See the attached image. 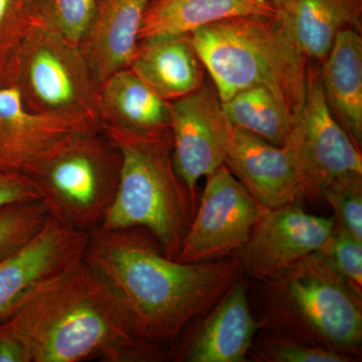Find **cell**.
<instances>
[{
    "instance_id": "30bf717a",
    "label": "cell",
    "mask_w": 362,
    "mask_h": 362,
    "mask_svg": "<svg viewBox=\"0 0 362 362\" xmlns=\"http://www.w3.org/2000/svg\"><path fill=\"white\" fill-rule=\"evenodd\" d=\"M170 132L176 173L197 202V183L225 164L235 132L213 82L170 102Z\"/></svg>"
},
{
    "instance_id": "f1b7e54d",
    "label": "cell",
    "mask_w": 362,
    "mask_h": 362,
    "mask_svg": "<svg viewBox=\"0 0 362 362\" xmlns=\"http://www.w3.org/2000/svg\"><path fill=\"white\" fill-rule=\"evenodd\" d=\"M40 201L28 176L0 173V209L18 202Z\"/></svg>"
},
{
    "instance_id": "2e32d148",
    "label": "cell",
    "mask_w": 362,
    "mask_h": 362,
    "mask_svg": "<svg viewBox=\"0 0 362 362\" xmlns=\"http://www.w3.org/2000/svg\"><path fill=\"white\" fill-rule=\"evenodd\" d=\"M275 20L310 61L327 58L338 33L361 32L362 0H280Z\"/></svg>"
},
{
    "instance_id": "cb8c5ba5",
    "label": "cell",
    "mask_w": 362,
    "mask_h": 362,
    "mask_svg": "<svg viewBox=\"0 0 362 362\" xmlns=\"http://www.w3.org/2000/svg\"><path fill=\"white\" fill-rule=\"evenodd\" d=\"M99 0H35L40 21L73 44L82 45Z\"/></svg>"
},
{
    "instance_id": "e0dca14e",
    "label": "cell",
    "mask_w": 362,
    "mask_h": 362,
    "mask_svg": "<svg viewBox=\"0 0 362 362\" xmlns=\"http://www.w3.org/2000/svg\"><path fill=\"white\" fill-rule=\"evenodd\" d=\"M152 0H99L82 47L99 84L129 68L140 42L143 18Z\"/></svg>"
},
{
    "instance_id": "ffe728a7",
    "label": "cell",
    "mask_w": 362,
    "mask_h": 362,
    "mask_svg": "<svg viewBox=\"0 0 362 362\" xmlns=\"http://www.w3.org/2000/svg\"><path fill=\"white\" fill-rule=\"evenodd\" d=\"M320 71L323 95L331 114L361 150V32L346 28L338 33Z\"/></svg>"
},
{
    "instance_id": "4fadbf2b",
    "label": "cell",
    "mask_w": 362,
    "mask_h": 362,
    "mask_svg": "<svg viewBox=\"0 0 362 362\" xmlns=\"http://www.w3.org/2000/svg\"><path fill=\"white\" fill-rule=\"evenodd\" d=\"M89 233L47 216L28 244L0 261V317L40 281L84 257Z\"/></svg>"
},
{
    "instance_id": "3957f363",
    "label": "cell",
    "mask_w": 362,
    "mask_h": 362,
    "mask_svg": "<svg viewBox=\"0 0 362 362\" xmlns=\"http://www.w3.org/2000/svg\"><path fill=\"white\" fill-rule=\"evenodd\" d=\"M121 153L115 199L102 228H139L175 259L197 211V202L176 173L171 132L134 134L102 128Z\"/></svg>"
},
{
    "instance_id": "f546056e",
    "label": "cell",
    "mask_w": 362,
    "mask_h": 362,
    "mask_svg": "<svg viewBox=\"0 0 362 362\" xmlns=\"http://www.w3.org/2000/svg\"><path fill=\"white\" fill-rule=\"evenodd\" d=\"M0 362H33L25 343L0 325Z\"/></svg>"
},
{
    "instance_id": "5b68a950",
    "label": "cell",
    "mask_w": 362,
    "mask_h": 362,
    "mask_svg": "<svg viewBox=\"0 0 362 362\" xmlns=\"http://www.w3.org/2000/svg\"><path fill=\"white\" fill-rule=\"evenodd\" d=\"M259 280L267 313L282 334L356 356L362 342L361 290L322 251Z\"/></svg>"
},
{
    "instance_id": "ac0fdd59",
    "label": "cell",
    "mask_w": 362,
    "mask_h": 362,
    "mask_svg": "<svg viewBox=\"0 0 362 362\" xmlns=\"http://www.w3.org/2000/svg\"><path fill=\"white\" fill-rule=\"evenodd\" d=\"M150 89L168 102L192 94L206 78L190 35H161L140 40L129 66Z\"/></svg>"
},
{
    "instance_id": "8fae6325",
    "label": "cell",
    "mask_w": 362,
    "mask_h": 362,
    "mask_svg": "<svg viewBox=\"0 0 362 362\" xmlns=\"http://www.w3.org/2000/svg\"><path fill=\"white\" fill-rule=\"evenodd\" d=\"M333 230V216L307 214L301 202L265 209L246 244L233 255L242 273L261 279L322 251Z\"/></svg>"
},
{
    "instance_id": "7c38bea8",
    "label": "cell",
    "mask_w": 362,
    "mask_h": 362,
    "mask_svg": "<svg viewBox=\"0 0 362 362\" xmlns=\"http://www.w3.org/2000/svg\"><path fill=\"white\" fill-rule=\"evenodd\" d=\"M225 164L259 206L278 209L308 197L306 182L285 147L235 129Z\"/></svg>"
},
{
    "instance_id": "d6986e66",
    "label": "cell",
    "mask_w": 362,
    "mask_h": 362,
    "mask_svg": "<svg viewBox=\"0 0 362 362\" xmlns=\"http://www.w3.org/2000/svg\"><path fill=\"white\" fill-rule=\"evenodd\" d=\"M98 108L102 128L162 134L170 131V102L158 96L130 68L100 84Z\"/></svg>"
},
{
    "instance_id": "9c48e42d",
    "label": "cell",
    "mask_w": 362,
    "mask_h": 362,
    "mask_svg": "<svg viewBox=\"0 0 362 362\" xmlns=\"http://www.w3.org/2000/svg\"><path fill=\"white\" fill-rule=\"evenodd\" d=\"M226 164L206 176V185L176 261L225 259L246 244L264 211Z\"/></svg>"
},
{
    "instance_id": "6da1fadb",
    "label": "cell",
    "mask_w": 362,
    "mask_h": 362,
    "mask_svg": "<svg viewBox=\"0 0 362 362\" xmlns=\"http://www.w3.org/2000/svg\"><path fill=\"white\" fill-rule=\"evenodd\" d=\"M84 261L108 287L142 341L173 349L240 280L237 259L181 263L143 228L89 233Z\"/></svg>"
},
{
    "instance_id": "52a82bcc",
    "label": "cell",
    "mask_w": 362,
    "mask_h": 362,
    "mask_svg": "<svg viewBox=\"0 0 362 362\" xmlns=\"http://www.w3.org/2000/svg\"><path fill=\"white\" fill-rule=\"evenodd\" d=\"M28 110L78 125L102 128L99 81L82 45L37 23L21 45L8 84Z\"/></svg>"
},
{
    "instance_id": "7a4b0ae2",
    "label": "cell",
    "mask_w": 362,
    "mask_h": 362,
    "mask_svg": "<svg viewBox=\"0 0 362 362\" xmlns=\"http://www.w3.org/2000/svg\"><path fill=\"white\" fill-rule=\"evenodd\" d=\"M33 362L158 361L164 347L138 339L115 297L84 258L40 281L0 317Z\"/></svg>"
},
{
    "instance_id": "83f0119b",
    "label": "cell",
    "mask_w": 362,
    "mask_h": 362,
    "mask_svg": "<svg viewBox=\"0 0 362 362\" xmlns=\"http://www.w3.org/2000/svg\"><path fill=\"white\" fill-rule=\"evenodd\" d=\"M322 252L338 273L357 289L361 290L362 240L334 228L329 243Z\"/></svg>"
},
{
    "instance_id": "9a60e30c",
    "label": "cell",
    "mask_w": 362,
    "mask_h": 362,
    "mask_svg": "<svg viewBox=\"0 0 362 362\" xmlns=\"http://www.w3.org/2000/svg\"><path fill=\"white\" fill-rule=\"evenodd\" d=\"M259 328L250 309L246 284L240 279L190 339L173 349V357L187 362H246Z\"/></svg>"
},
{
    "instance_id": "8992f818",
    "label": "cell",
    "mask_w": 362,
    "mask_h": 362,
    "mask_svg": "<svg viewBox=\"0 0 362 362\" xmlns=\"http://www.w3.org/2000/svg\"><path fill=\"white\" fill-rule=\"evenodd\" d=\"M122 158L102 128L69 136L28 175L54 220L89 233L102 226L115 199Z\"/></svg>"
},
{
    "instance_id": "4dcf8cb0",
    "label": "cell",
    "mask_w": 362,
    "mask_h": 362,
    "mask_svg": "<svg viewBox=\"0 0 362 362\" xmlns=\"http://www.w3.org/2000/svg\"><path fill=\"white\" fill-rule=\"evenodd\" d=\"M270 1L274 4V6H276L280 0H270Z\"/></svg>"
},
{
    "instance_id": "d4e9b609",
    "label": "cell",
    "mask_w": 362,
    "mask_h": 362,
    "mask_svg": "<svg viewBox=\"0 0 362 362\" xmlns=\"http://www.w3.org/2000/svg\"><path fill=\"white\" fill-rule=\"evenodd\" d=\"M49 214L40 201L18 202L0 209V261L28 244Z\"/></svg>"
},
{
    "instance_id": "4316f807",
    "label": "cell",
    "mask_w": 362,
    "mask_h": 362,
    "mask_svg": "<svg viewBox=\"0 0 362 362\" xmlns=\"http://www.w3.org/2000/svg\"><path fill=\"white\" fill-rule=\"evenodd\" d=\"M256 358L270 362H349L354 359L289 335H274L257 342Z\"/></svg>"
},
{
    "instance_id": "5bb4252c",
    "label": "cell",
    "mask_w": 362,
    "mask_h": 362,
    "mask_svg": "<svg viewBox=\"0 0 362 362\" xmlns=\"http://www.w3.org/2000/svg\"><path fill=\"white\" fill-rule=\"evenodd\" d=\"M89 126L33 113L13 87L0 88V173L28 176L76 131Z\"/></svg>"
},
{
    "instance_id": "603a6c76",
    "label": "cell",
    "mask_w": 362,
    "mask_h": 362,
    "mask_svg": "<svg viewBox=\"0 0 362 362\" xmlns=\"http://www.w3.org/2000/svg\"><path fill=\"white\" fill-rule=\"evenodd\" d=\"M40 23L35 0H0V88L7 87L21 45Z\"/></svg>"
},
{
    "instance_id": "44dd1931",
    "label": "cell",
    "mask_w": 362,
    "mask_h": 362,
    "mask_svg": "<svg viewBox=\"0 0 362 362\" xmlns=\"http://www.w3.org/2000/svg\"><path fill=\"white\" fill-rule=\"evenodd\" d=\"M275 16L270 0H152L143 18L140 40L190 35L202 26L238 16Z\"/></svg>"
},
{
    "instance_id": "7402d4cb",
    "label": "cell",
    "mask_w": 362,
    "mask_h": 362,
    "mask_svg": "<svg viewBox=\"0 0 362 362\" xmlns=\"http://www.w3.org/2000/svg\"><path fill=\"white\" fill-rule=\"evenodd\" d=\"M235 129L246 130L279 147H284L293 110L278 93L267 86H255L223 102Z\"/></svg>"
},
{
    "instance_id": "ba28073f",
    "label": "cell",
    "mask_w": 362,
    "mask_h": 362,
    "mask_svg": "<svg viewBox=\"0 0 362 362\" xmlns=\"http://www.w3.org/2000/svg\"><path fill=\"white\" fill-rule=\"evenodd\" d=\"M284 147L303 176L310 197H322L326 185L343 173H362L361 150L331 114L320 68L314 61H309L303 96L293 113Z\"/></svg>"
},
{
    "instance_id": "277c9868",
    "label": "cell",
    "mask_w": 362,
    "mask_h": 362,
    "mask_svg": "<svg viewBox=\"0 0 362 362\" xmlns=\"http://www.w3.org/2000/svg\"><path fill=\"white\" fill-rule=\"evenodd\" d=\"M221 102L267 86L291 107L303 96L309 61L274 18L238 16L190 33Z\"/></svg>"
},
{
    "instance_id": "484cf974",
    "label": "cell",
    "mask_w": 362,
    "mask_h": 362,
    "mask_svg": "<svg viewBox=\"0 0 362 362\" xmlns=\"http://www.w3.org/2000/svg\"><path fill=\"white\" fill-rule=\"evenodd\" d=\"M322 197L332 207L334 228L362 240V173L337 175L324 188Z\"/></svg>"
}]
</instances>
